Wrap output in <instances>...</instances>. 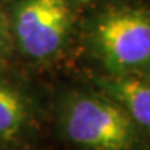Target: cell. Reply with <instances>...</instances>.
Instances as JSON below:
<instances>
[{"label": "cell", "mask_w": 150, "mask_h": 150, "mask_svg": "<svg viewBox=\"0 0 150 150\" xmlns=\"http://www.w3.org/2000/svg\"><path fill=\"white\" fill-rule=\"evenodd\" d=\"M59 122L65 138L83 150H136L142 135L127 112L100 92L67 95Z\"/></svg>", "instance_id": "obj_2"}, {"label": "cell", "mask_w": 150, "mask_h": 150, "mask_svg": "<svg viewBox=\"0 0 150 150\" xmlns=\"http://www.w3.org/2000/svg\"><path fill=\"white\" fill-rule=\"evenodd\" d=\"M74 14L68 0H22L14 10L18 47L33 60H47L65 46Z\"/></svg>", "instance_id": "obj_3"}, {"label": "cell", "mask_w": 150, "mask_h": 150, "mask_svg": "<svg viewBox=\"0 0 150 150\" xmlns=\"http://www.w3.org/2000/svg\"><path fill=\"white\" fill-rule=\"evenodd\" d=\"M97 89L117 103L140 134L150 138V76H115L103 74L95 78Z\"/></svg>", "instance_id": "obj_4"}, {"label": "cell", "mask_w": 150, "mask_h": 150, "mask_svg": "<svg viewBox=\"0 0 150 150\" xmlns=\"http://www.w3.org/2000/svg\"><path fill=\"white\" fill-rule=\"evenodd\" d=\"M3 54V35H1V29H0V56Z\"/></svg>", "instance_id": "obj_6"}, {"label": "cell", "mask_w": 150, "mask_h": 150, "mask_svg": "<svg viewBox=\"0 0 150 150\" xmlns=\"http://www.w3.org/2000/svg\"><path fill=\"white\" fill-rule=\"evenodd\" d=\"M86 43L104 74L150 76V11L128 4L107 7L89 22Z\"/></svg>", "instance_id": "obj_1"}, {"label": "cell", "mask_w": 150, "mask_h": 150, "mask_svg": "<svg viewBox=\"0 0 150 150\" xmlns=\"http://www.w3.org/2000/svg\"><path fill=\"white\" fill-rule=\"evenodd\" d=\"M29 118L27 102L18 91L0 83V140H13L25 129Z\"/></svg>", "instance_id": "obj_5"}]
</instances>
